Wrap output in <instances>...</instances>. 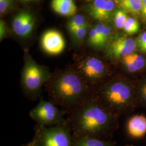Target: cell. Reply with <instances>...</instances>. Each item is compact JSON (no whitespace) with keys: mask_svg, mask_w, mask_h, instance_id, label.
<instances>
[{"mask_svg":"<svg viewBox=\"0 0 146 146\" xmlns=\"http://www.w3.org/2000/svg\"><path fill=\"white\" fill-rule=\"evenodd\" d=\"M110 111L119 117L132 108L137 100L135 87L125 78L114 76L94 93Z\"/></svg>","mask_w":146,"mask_h":146,"instance_id":"cell-3","label":"cell"},{"mask_svg":"<svg viewBox=\"0 0 146 146\" xmlns=\"http://www.w3.org/2000/svg\"><path fill=\"white\" fill-rule=\"evenodd\" d=\"M52 7L53 11L61 15H74L77 7L73 0H52Z\"/></svg>","mask_w":146,"mask_h":146,"instance_id":"cell-14","label":"cell"},{"mask_svg":"<svg viewBox=\"0 0 146 146\" xmlns=\"http://www.w3.org/2000/svg\"><path fill=\"white\" fill-rule=\"evenodd\" d=\"M114 8L115 3L113 0H94L89 7V14L94 19L99 21L107 20Z\"/></svg>","mask_w":146,"mask_h":146,"instance_id":"cell-11","label":"cell"},{"mask_svg":"<svg viewBox=\"0 0 146 146\" xmlns=\"http://www.w3.org/2000/svg\"><path fill=\"white\" fill-rule=\"evenodd\" d=\"M87 25L85 18L81 15H76L68 22V28L70 32Z\"/></svg>","mask_w":146,"mask_h":146,"instance_id":"cell-19","label":"cell"},{"mask_svg":"<svg viewBox=\"0 0 146 146\" xmlns=\"http://www.w3.org/2000/svg\"><path fill=\"white\" fill-rule=\"evenodd\" d=\"M35 22L34 16L29 12L21 11L15 16L13 20V31L17 36L26 38L31 35Z\"/></svg>","mask_w":146,"mask_h":146,"instance_id":"cell-10","label":"cell"},{"mask_svg":"<svg viewBox=\"0 0 146 146\" xmlns=\"http://www.w3.org/2000/svg\"><path fill=\"white\" fill-rule=\"evenodd\" d=\"M49 69L39 65L27 54L21 76V86L23 93L32 101L37 99L42 93V88L51 77Z\"/></svg>","mask_w":146,"mask_h":146,"instance_id":"cell-5","label":"cell"},{"mask_svg":"<svg viewBox=\"0 0 146 146\" xmlns=\"http://www.w3.org/2000/svg\"><path fill=\"white\" fill-rule=\"evenodd\" d=\"M140 13L142 17L146 19V0H142V5Z\"/></svg>","mask_w":146,"mask_h":146,"instance_id":"cell-26","label":"cell"},{"mask_svg":"<svg viewBox=\"0 0 146 146\" xmlns=\"http://www.w3.org/2000/svg\"><path fill=\"white\" fill-rule=\"evenodd\" d=\"M35 143H36V139L34 136L33 139L31 140V141L28 142V143H27L26 145H25L23 146H35Z\"/></svg>","mask_w":146,"mask_h":146,"instance_id":"cell-27","label":"cell"},{"mask_svg":"<svg viewBox=\"0 0 146 146\" xmlns=\"http://www.w3.org/2000/svg\"><path fill=\"white\" fill-rule=\"evenodd\" d=\"M13 5V0H0V13L3 14L9 11Z\"/></svg>","mask_w":146,"mask_h":146,"instance_id":"cell-23","label":"cell"},{"mask_svg":"<svg viewBox=\"0 0 146 146\" xmlns=\"http://www.w3.org/2000/svg\"><path fill=\"white\" fill-rule=\"evenodd\" d=\"M74 146H116L110 140L92 136H73Z\"/></svg>","mask_w":146,"mask_h":146,"instance_id":"cell-15","label":"cell"},{"mask_svg":"<svg viewBox=\"0 0 146 146\" xmlns=\"http://www.w3.org/2000/svg\"><path fill=\"white\" fill-rule=\"evenodd\" d=\"M40 45L42 50L47 54L58 55L64 50L66 42L60 31L50 29L44 32L42 35Z\"/></svg>","mask_w":146,"mask_h":146,"instance_id":"cell-9","label":"cell"},{"mask_svg":"<svg viewBox=\"0 0 146 146\" xmlns=\"http://www.w3.org/2000/svg\"><path fill=\"white\" fill-rule=\"evenodd\" d=\"M74 68L94 93L114 76L103 60L92 55L78 58Z\"/></svg>","mask_w":146,"mask_h":146,"instance_id":"cell-4","label":"cell"},{"mask_svg":"<svg viewBox=\"0 0 146 146\" xmlns=\"http://www.w3.org/2000/svg\"><path fill=\"white\" fill-rule=\"evenodd\" d=\"M35 146H74L73 134L68 123L63 125L35 128Z\"/></svg>","mask_w":146,"mask_h":146,"instance_id":"cell-6","label":"cell"},{"mask_svg":"<svg viewBox=\"0 0 146 146\" xmlns=\"http://www.w3.org/2000/svg\"><path fill=\"white\" fill-rule=\"evenodd\" d=\"M64 113L51 101L40 99L38 104L31 110L29 116L37 125L42 126H54L67 123L64 118Z\"/></svg>","mask_w":146,"mask_h":146,"instance_id":"cell-7","label":"cell"},{"mask_svg":"<svg viewBox=\"0 0 146 146\" xmlns=\"http://www.w3.org/2000/svg\"><path fill=\"white\" fill-rule=\"evenodd\" d=\"M136 42L133 39L125 36H119L110 41L106 48L107 55L114 60H120L135 52Z\"/></svg>","mask_w":146,"mask_h":146,"instance_id":"cell-8","label":"cell"},{"mask_svg":"<svg viewBox=\"0 0 146 146\" xmlns=\"http://www.w3.org/2000/svg\"><path fill=\"white\" fill-rule=\"evenodd\" d=\"M87 29L88 25H86L70 32L73 37V41L75 44H78L82 42L87 34Z\"/></svg>","mask_w":146,"mask_h":146,"instance_id":"cell-20","label":"cell"},{"mask_svg":"<svg viewBox=\"0 0 146 146\" xmlns=\"http://www.w3.org/2000/svg\"><path fill=\"white\" fill-rule=\"evenodd\" d=\"M7 33V26L3 20L0 21V39L1 41L4 38Z\"/></svg>","mask_w":146,"mask_h":146,"instance_id":"cell-25","label":"cell"},{"mask_svg":"<svg viewBox=\"0 0 146 146\" xmlns=\"http://www.w3.org/2000/svg\"><path fill=\"white\" fill-rule=\"evenodd\" d=\"M117 3L126 13L137 14L141 12L142 0H117Z\"/></svg>","mask_w":146,"mask_h":146,"instance_id":"cell-16","label":"cell"},{"mask_svg":"<svg viewBox=\"0 0 146 146\" xmlns=\"http://www.w3.org/2000/svg\"><path fill=\"white\" fill-rule=\"evenodd\" d=\"M104 27V25L101 24V23L97 24L96 25V26L95 27V30L97 33V34L98 35L99 39L100 50L104 49L102 47V36H103Z\"/></svg>","mask_w":146,"mask_h":146,"instance_id":"cell-24","label":"cell"},{"mask_svg":"<svg viewBox=\"0 0 146 146\" xmlns=\"http://www.w3.org/2000/svg\"><path fill=\"white\" fill-rule=\"evenodd\" d=\"M140 28L139 22L133 17H128L123 27L125 33L129 35H134L137 33Z\"/></svg>","mask_w":146,"mask_h":146,"instance_id":"cell-18","label":"cell"},{"mask_svg":"<svg viewBox=\"0 0 146 146\" xmlns=\"http://www.w3.org/2000/svg\"><path fill=\"white\" fill-rule=\"evenodd\" d=\"M128 134L133 138H141L146 134V117L143 115L132 116L127 122Z\"/></svg>","mask_w":146,"mask_h":146,"instance_id":"cell-13","label":"cell"},{"mask_svg":"<svg viewBox=\"0 0 146 146\" xmlns=\"http://www.w3.org/2000/svg\"><path fill=\"white\" fill-rule=\"evenodd\" d=\"M128 17L126 12L123 9L116 11L114 15V23L116 27L119 29L123 28Z\"/></svg>","mask_w":146,"mask_h":146,"instance_id":"cell-21","label":"cell"},{"mask_svg":"<svg viewBox=\"0 0 146 146\" xmlns=\"http://www.w3.org/2000/svg\"><path fill=\"white\" fill-rule=\"evenodd\" d=\"M124 69L128 73L134 74L142 71L146 66L144 56L137 52H133L120 59Z\"/></svg>","mask_w":146,"mask_h":146,"instance_id":"cell-12","label":"cell"},{"mask_svg":"<svg viewBox=\"0 0 146 146\" xmlns=\"http://www.w3.org/2000/svg\"><path fill=\"white\" fill-rule=\"evenodd\" d=\"M137 99L146 107V77L142 78L135 87Z\"/></svg>","mask_w":146,"mask_h":146,"instance_id":"cell-17","label":"cell"},{"mask_svg":"<svg viewBox=\"0 0 146 146\" xmlns=\"http://www.w3.org/2000/svg\"><path fill=\"white\" fill-rule=\"evenodd\" d=\"M118 117L93 95L68 114L67 121L73 136H92L110 140L118 127Z\"/></svg>","mask_w":146,"mask_h":146,"instance_id":"cell-1","label":"cell"},{"mask_svg":"<svg viewBox=\"0 0 146 146\" xmlns=\"http://www.w3.org/2000/svg\"><path fill=\"white\" fill-rule=\"evenodd\" d=\"M44 87L50 101L64 114L71 113L94 95L74 67L52 73Z\"/></svg>","mask_w":146,"mask_h":146,"instance_id":"cell-2","label":"cell"},{"mask_svg":"<svg viewBox=\"0 0 146 146\" xmlns=\"http://www.w3.org/2000/svg\"><path fill=\"white\" fill-rule=\"evenodd\" d=\"M22 2H33V1H36L37 0H20Z\"/></svg>","mask_w":146,"mask_h":146,"instance_id":"cell-28","label":"cell"},{"mask_svg":"<svg viewBox=\"0 0 146 146\" xmlns=\"http://www.w3.org/2000/svg\"><path fill=\"white\" fill-rule=\"evenodd\" d=\"M136 44L141 52L146 54V31L143 33L137 38Z\"/></svg>","mask_w":146,"mask_h":146,"instance_id":"cell-22","label":"cell"}]
</instances>
